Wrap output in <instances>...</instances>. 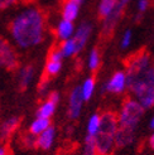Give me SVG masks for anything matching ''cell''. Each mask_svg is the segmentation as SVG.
I'll list each match as a JSON object with an SVG mask.
<instances>
[{"label":"cell","mask_w":154,"mask_h":155,"mask_svg":"<svg viewBox=\"0 0 154 155\" xmlns=\"http://www.w3.org/2000/svg\"><path fill=\"white\" fill-rule=\"evenodd\" d=\"M100 124H101V115L97 112L92 114L87 121V135L95 136L100 129Z\"/></svg>","instance_id":"7402d4cb"},{"label":"cell","mask_w":154,"mask_h":155,"mask_svg":"<svg viewBox=\"0 0 154 155\" xmlns=\"http://www.w3.org/2000/svg\"><path fill=\"white\" fill-rule=\"evenodd\" d=\"M56 140V129L52 125L41 135L37 136V148L41 150H49Z\"/></svg>","instance_id":"4fadbf2b"},{"label":"cell","mask_w":154,"mask_h":155,"mask_svg":"<svg viewBox=\"0 0 154 155\" xmlns=\"http://www.w3.org/2000/svg\"><path fill=\"white\" fill-rule=\"evenodd\" d=\"M126 90L147 110L154 106V61L142 48L125 59Z\"/></svg>","instance_id":"6da1fadb"},{"label":"cell","mask_w":154,"mask_h":155,"mask_svg":"<svg viewBox=\"0 0 154 155\" xmlns=\"http://www.w3.org/2000/svg\"><path fill=\"white\" fill-rule=\"evenodd\" d=\"M148 143H149V146H150V149H152V150L154 151V133H153V134L150 135V137H149V141H148Z\"/></svg>","instance_id":"f546056e"},{"label":"cell","mask_w":154,"mask_h":155,"mask_svg":"<svg viewBox=\"0 0 154 155\" xmlns=\"http://www.w3.org/2000/svg\"><path fill=\"white\" fill-rule=\"evenodd\" d=\"M87 63H89L87 64L89 66V69H90L92 73H96L99 71L100 66H101V56H100L99 48H92V51L90 52Z\"/></svg>","instance_id":"44dd1931"},{"label":"cell","mask_w":154,"mask_h":155,"mask_svg":"<svg viewBox=\"0 0 154 155\" xmlns=\"http://www.w3.org/2000/svg\"><path fill=\"white\" fill-rule=\"evenodd\" d=\"M57 104L51 101L49 98H45L39 105V107L35 111V117H43V119H51L56 112Z\"/></svg>","instance_id":"9a60e30c"},{"label":"cell","mask_w":154,"mask_h":155,"mask_svg":"<svg viewBox=\"0 0 154 155\" xmlns=\"http://www.w3.org/2000/svg\"><path fill=\"white\" fill-rule=\"evenodd\" d=\"M148 2H150V0H148Z\"/></svg>","instance_id":"1f68e13d"},{"label":"cell","mask_w":154,"mask_h":155,"mask_svg":"<svg viewBox=\"0 0 154 155\" xmlns=\"http://www.w3.org/2000/svg\"><path fill=\"white\" fill-rule=\"evenodd\" d=\"M59 47V51L62 53L63 58H68V57H72L75 54L79 53V49H77V45L73 41V38H70L67 41H63L61 42V44L58 45Z\"/></svg>","instance_id":"d6986e66"},{"label":"cell","mask_w":154,"mask_h":155,"mask_svg":"<svg viewBox=\"0 0 154 155\" xmlns=\"http://www.w3.org/2000/svg\"><path fill=\"white\" fill-rule=\"evenodd\" d=\"M52 125L51 124V119H43V117H35L29 125L28 133H30L34 136L41 135L43 131H45L49 126Z\"/></svg>","instance_id":"e0dca14e"},{"label":"cell","mask_w":154,"mask_h":155,"mask_svg":"<svg viewBox=\"0 0 154 155\" xmlns=\"http://www.w3.org/2000/svg\"><path fill=\"white\" fill-rule=\"evenodd\" d=\"M126 90V73L125 71H116L114 72L107 82L104 86V91L107 94L120 95Z\"/></svg>","instance_id":"52a82bcc"},{"label":"cell","mask_w":154,"mask_h":155,"mask_svg":"<svg viewBox=\"0 0 154 155\" xmlns=\"http://www.w3.org/2000/svg\"><path fill=\"white\" fill-rule=\"evenodd\" d=\"M135 137V133L130 130L125 129H120L118 127V133H116V139H115V144L116 148H125V146L133 144Z\"/></svg>","instance_id":"2e32d148"},{"label":"cell","mask_w":154,"mask_h":155,"mask_svg":"<svg viewBox=\"0 0 154 155\" xmlns=\"http://www.w3.org/2000/svg\"><path fill=\"white\" fill-rule=\"evenodd\" d=\"M62 63H63V56L59 51V47L53 45L49 49L47 61H45V66H44V71H43V78L51 80L53 77H56L61 69H62Z\"/></svg>","instance_id":"8992f818"},{"label":"cell","mask_w":154,"mask_h":155,"mask_svg":"<svg viewBox=\"0 0 154 155\" xmlns=\"http://www.w3.org/2000/svg\"><path fill=\"white\" fill-rule=\"evenodd\" d=\"M95 86H96V80L94 77H87V78L82 82L80 88H81L83 101H89V100L92 97L94 91H95Z\"/></svg>","instance_id":"ac0fdd59"},{"label":"cell","mask_w":154,"mask_h":155,"mask_svg":"<svg viewBox=\"0 0 154 155\" xmlns=\"http://www.w3.org/2000/svg\"><path fill=\"white\" fill-rule=\"evenodd\" d=\"M83 97L81 94L80 86H76L71 90L70 96H68V117L76 120L80 117L83 105Z\"/></svg>","instance_id":"ba28073f"},{"label":"cell","mask_w":154,"mask_h":155,"mask_svg":"<svg viewBox=\"0 0 154 155\" xmlns=\"http://www.w3.org/2000/svg\"><path fill=\"white\" fill-rule=\"evenodd\" d=\"M83 155H97L96 145H95V137L94 136L86 135V137H85Z\"/></svg>","instance_id":"603a6c76"},{"label":"cell","mask_w":154,"mask_h":155,"mask_svg":"<svg viewBox=\"0 0 154 155\" xmlns=\"http://www.w3.org/2000/svg\"><path fill=\"white\" fill-rule=\"evenodd\" d=\"M19 68V56L14 45L0 37V71L12 72Z\"/></svg>","instance_id":"5b68a950"},{"label":"cell","mask_w":154,"mask_h":155,"mask_svg":"<svg viewBox=\"0 0 154 155\" xmlns=\"http://www.w3.org/2000/svg\"><path fill=\"white\" fill-rule=\"evenodd\" d=\"M149 127H150L152 130H154V115L152 116V119H150V121H149Z\"/></svg>","instance_id":"4dcf8cb0"},{"label":"cell","mask_w":154,"mask_h":155,"mask_svg":"<svg viewBox=\"0 0 154 155\" xmlns=\"http://www.w3.org/2000/svg\"><path fill=\"white\" fill-rule=\"evenodd\" d=\"M148 6H149L148 0H139V3H138V9H139L140 13H144L148 9Z\"/></svg>","instance_id":"83f0119b"},{"label":"cell","mask_w":154,"mask_h":155,"mask_svg":"<svg viewBox=\"0 0 154 155\" xmlns=\"http://www.w3.org/2000/svg\"><path fill=\"white\" fill-rule=\"evenodd\" d=\"M47 18L39 8H28L18 13L9 23V34L20 49H30L44 41Z\"/></svg>","instance_id":"7a4b0ae2"},{"label":"cell","mask_w":154,"mask_h":155,"mask_svg":"<svg viewBox=\"0 0 154 155\" xmlns=\"http://www.w3.org/2000/svg\"><path fill=\"white\" fill-rule=\"evenodd\" d=\"M118 116L112 111H106L101 115V124L95 137L97 155H111L116 149L115 139L118 133Z\"/></svg>","instance_id":"3957f363"},{"label":"cell","mask_w":154,"mask_h":155,"mask_svg":"<svg viewBox=\"0 0 154 155\" xmlns=\"http://www.w3.org/2000/svg\"><path fill=\"white\" fill-rule=\"evenodd\" d=\"M91 30H92V27H91V24H89V23H82V24L76 29L75 35L72 38L77 45L79 52H81L85 45H86L89 38L91 35Z\"/></svg>","instance_id":"8fae6325"},{"label":"cell","mask_w":154,"mask_h":155,"mask_svg":"<svg viewBox=\"0 0 154 155\" xmlns=\"http://www.w3.org/2000/svg\"><path fill=\"white\" fill-rule=\"evenodd\" d=\"M0 155H10L9 149H8L5 145H0Z\"/></svg>","instance_id":"f1b7e54d"},{"label":"cell","mask_w":154,"mask_h":155,"mask_svg":"<svg viewBox=\"0 0 154 155\" xmlns=\"http://www.w3.org/2000/svg\"><path fill=\"white\" fill-rule=\"evenodd\" d=\"M82 0H62V19L73 21L79 15Z\"/></svg>","instance_id":"7c38bea8"},{"label":"cell","mask_w":154,"mask_h":155,"mask_svg":"<svg viewBox=\"0 0 154 155\" xmlns=\"http://www.w3.org/2000/svg\"><path fill=\"white\" fill-rule=\"evenodd\" d=\"M73 30H75L73 23L70 20L62 19L58 23V25L56 28V37L61 42L67 41V39H70V38L73 37Z\"/></svg>","instance_id":"5bb4252c"},{"label":"cell","mask_w":154,"mask_h":155,"mask_svg":"<svg viewBox=\"0 0 154 155\" xmlns=\"http://www.w3.org/2000/svg\"><path fill=\"white\" fill-rule=\"evenodd\" d=\"M130 42H132V32L130 30H126L122 35V39H121V48H128Z\"/></svg>","instance_id":"484cf974"},{"label":"cell","mask_w":154,"mask_h":155,"mask_svg":"<svg viewBox=\"0 0 154 155\" xmlns=\"http://www.w3.org/2000/svg\"><path fill=\"white\" fill-rule=\"evenodd\" d=\"M19 0H0V10H6L14 6Z\"/></svg>","instance_id":"4316f807"},{"label":"cell","mask_w":154,"mask_h":155,"mask_svg":"<svg viewBox=\"0 0 154 155\" xmlns=\"http://www.w3.org/2000/svg\"><path fill=\"white\" fill-rule=\"evenodd\" d=\"M23 145H24L25 148H29V149L37 148V136L28 133L27 135L23 136Z\"/></svg>","instance_id":"cb8c5ba5"},{"label":"cell","mask_w":154,"mask_h":155,"mask_svg":"<svg viewBox=\"0 0 154 155\" xmlns=\"http://www.w3.org/2000/svg\"><path fill=\"white\" fill-rule=\"evenodd\" d=\"M20 125L19 116H9L0 122V140H8Z\"/></svg>","instance_id":"30bf717a"},{"label":"cell","mask_w":154,"mask_h":155,"mask_svg":"<svg viewBox=\"0 0 154 155\" xmlns=\"http://www.w3.org/2000/svg\"><path fill=\"white\" fill-rule=\"evenodd\" d=\"M145 108L135 98H126L122 102L120 110L118 112V124L120 129H125L134 131L140 124L144 116Z\"/></svg>","instance_id":"277c9868"},{"label":"cell","mask_w":154,"mask_h":155,"mask_svg":"<svg viewBox=\"0 0 154 155\" xmlns=\"http://www.w3.org/2000/svg\"><path fill=\"white\" fill-rule=\"evenodd\" d=\"M118 0H101L99 5V18L101 20H105L109 15L112 13Z\"/></svg>","instance_id":"ffe728a7"},{"label":"cell","mask_w":154,"mask_h":155,"mask_svg":"<svg viewBox=\"0 0 154 155\" xmlns=\"http://www.w3.org/2000/svg\"><path fill=\"white\" fill-rule=\"evenodd\" d=\"M48 86H49V80L43 78L42 77L39 84H38V92H39L41 95H48L49 94L48 92Z\"/></svg>","instance_id":"d4e9b609"},{"label":"cell","mask_w":154,"mask_h":155,"mask_svg":"<svg viewBox=\"0 0 154 155\" xmlns=\"http://www.w3.org/2000/svg\"><path fill=\"white\" fill-rule=\"evenodd\" d=\"M34 74H35V67L33 64H24L18 68V73H17V81H18V87L24 91L27 90L30 84H32L34 80Z\"/></svg>","instance_id":"9c48e42d"}]
</instances>
